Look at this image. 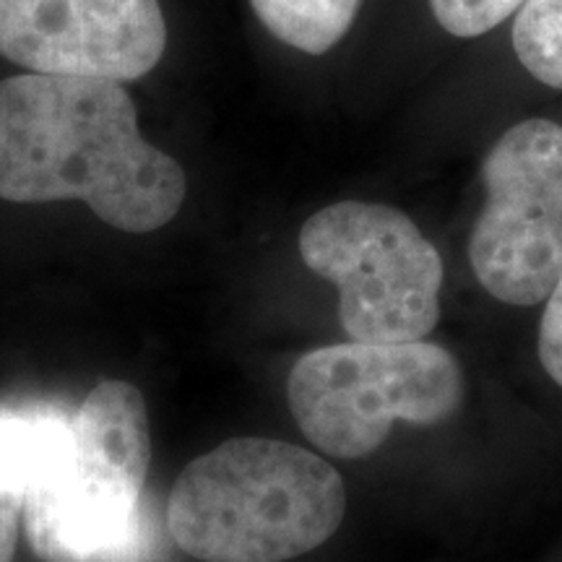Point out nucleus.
Listing matches in <instances>:
<instances>
[{
	"label": "nucleus",
	"mask_w": 562,
	"mask_h": 562,
	"mask_svg": "<svg viewBox=\"0 0 562 562\" xmlns=\"http://www.w3.org/2000/svg\"><path fill=\"white\" fill-rule=\"evenodd\" d=\"M487 201L469 237V263L490 297L531 307L562 271V125L531 117L482 161Z\"/></svg>",
	"instance_id": "423d86ee"
},
{
	"label": "nucleus",
	"mask_w": 562,
	"mask_h": 562,
	"mask_svg": "<svg viewBox=\"0 0 562 562\" xmlns=\"http://www.w3.org/2000/svg\"><path fill=\"white\" fill-rule=\"evenodd\" d=\"M165 47L159 0H0V55L32 74L136 81Z\"/></svg>",
	"instance_id": "0eeeda50"
},
{
	"label": "nucleus",
	"mask_w": 562,
	"mask_h": 562,
	"mask_svg": "<svg viewBox=\"0 0 562 562\" xmlns=\"http://www.w3.org/2000/svg\"><path fill=\"white\" fill-rule=\"evenodd\" d=\"M300 256L339 290V321L351 341H419L438 326L440 252L404 211L331 203L305 222Z\"/></svg>",
	"instance_id": "39448f33"
},
{
	"label": "nucleus",
	"mask_w": 562,
	"mask_h": 562,
	"mask_svg": "<svg viewBox=\"0 0 562 562\" xmlns=\"http://www.w3.org/2000/svg\"><path fill=\"white\" fill-rule=\"evenodd\" d=\"M186 172L140 136L121 81L24 74L0 81V199L83 201L110 227L146 235L180 214Z\"/></svg>",
	"instance_id": "f257e3e1"
},
{
	"label": "nucleus",
	"mask_w": 562,
	"mask_h": 562,
	"mask_svg": "<svg viewBox=\"0 0 562 562\" xmlns=\"http://www.w3.org/2000/svg\"><path fill=\"white\" fill-rule=\"evenodd\" d=\"M513 50L539 83L562 89V0H526L513 21Z\"/></svg>",
	"instance_id": "9d476101"
},
{
	"label": "nucleus",
	"mask_w": 562,
	"mask_h": 562,
	"mask_svg": "<svg viewBox=\"0 0 562 562\" xmlns=\"http://www.w3.org/2000/svg\"><path fill=\"white\" fill-rule=\"evenodd\" d=\"M526 3V0H430L435 21L453 37H482Z\"/></svg>",
	"instance_id": "9b49d317"
},
{
	"label": "nucleus",
	"mask_w": 562,
	"mask_h": 562,
	"mask_svg": "<svg viewBox=\"0 0 562 562\" xmlns=\"http://www.w3.org/2000/svg\"><path fill=\"white\" fill-rule=\"evenodd\" d=\"M50 414V406L0 402V562L16 558L19 518L24 516L26 492Z\"/></svg>",
	"instance_id": "6e6552de"
},
{
	"label": "nucleus",
	"mask_w": 562,
	"mask_h": 562,
	"mask_svg": "<svg viewBox=\"0 0 562 562\" xmlns=\"http://www.w3.org/2000/svg\"><path fill=\"white\" fill-rule=\"evenodd\" d=\"M362 0H250L273 37L307 55L334 50L355 24Z\"/></svg>",
	"instance_id": "1a4fd4ad"
},
{
	"label": "nucleus",
	"mask_w": 562,
	"mask_h": 562,
	"mask_svg": "<svg viewBox=\"0 0 562 562\" xmlns=\"http://www.w3.org/2000/svg\"><path fill=\"white\" fill-rule=\"evenodd\" d=\"M347 516V484L284 440L232 438L182 469L167 529L201 562H286L318 550Z\"/></svg>",
	"instance_id": "7ed1b4c3"
},
{
	"label": "nucleus",
	"mask_w": 562,
	"mask_h": 562,
	"mask_svg": "<svg viewBox=\"0 0 562 562\" xmlns=\"http://www.w3.org/2000/svg\"><path fill=\"white\" fill-rule=\"evenodd\" d=\"M467 381L432 341H347L302 355L286 402L302 435L334 459H364L396 422L435 427L456 417Z\"/></svg>",
	"instance_id": "20e7f679"
},
{
	"label": "nucleus",
	"mask_w": 562,
	"mask_h": 562,
	"mask_svg": "<svg viewBox=\"0 0 562 562\" xmlns=\"http://www.w3.org/2000/svg\"><path fill=\"white\" fill-rule=\"evenodd\" d=\"M151 427L144 393L102 381L74 417L53 409L24 503L32 550L45 562H125L144 542Z\"/></svg>",
	"instance_id": "f03ea898"
},
{
	"label": "nucleus",
	"mask_w": 562,
	"mask_h": 562,
	"mask_svg": "<svg viewBox=\"0 0 562 562\" xmlns=\"http://www.w3.org/2000/svg\"><path fill=\"white\" fill-rule=\"evenodd\" d=\"M537 355L547 375L562 389V271L554 281L537 331Z\"/></svg>",
	"instance_id": "f8f14e48"
}]
</instances>
